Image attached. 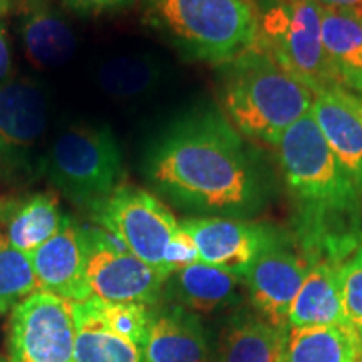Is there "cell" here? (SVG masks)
Here are the masks:
<instances>
[{"label": "cell", "mask_w": 362, "mask_h": 362, "mask_svg": "<svg viewBox=\"0 0 362 362\" xmlns=\"http://www.w3.org/2000/svg\"><path fill=\"white\" fill-rule=\"evenodd\" d=\"M143 171L158 194L197 216L243 220L269 197L257 151L216 107L176 117L149 146Z\"/></svg>", "instance_id": "cell-1"}, {"label": "cell", "mask_w": 362, "mask_h": 362, "mask_svg": "<svg viewBox=\"0 0 362 362\" xmlns=\"http://www.w3.org/2000/svg\"><path fill=\"white\" fill-rule=\"evenodd\" d=\"M277 149L297 248L310 264H344L362 245V200L312 112L285 131Z\"/></svg>", "instance_id": "cell-2"}, {"label": "cell", "mask_w": 362, "mask_h": 362, "mask_svg": "<svg viewBox=\"0 0 362 362\" xmlns=\"http://www.w3.org/2000/svg\"><path fill=\"white\" fill-rule=\"evenodd\" d=\"M221 112L243 138L277 146L285 131L310 112L314 94L253 42L223 64Z\"/></svg>", "instance_id": "cell-3"}, {"label": "cell", "mask_w": 362, "mask_h": 362, "mask_svg": "<svg viewBox=\"0 0 362 362\" xmlns=\"http://www.w3.org/2000/svg\"><path fill=\"white\" fill-rule=\"evenodd\" d=\"M143 24L192 61L226 64L255 42L252 0H141Z\"/></svg>", "instance_id": "cell-4"}, {"label": "cell", "mask_w": 362, "mask_h": 362, "mask_svg": "<svg viewBox=\"0 0 362 362\" xmlns=\"http://www.w3.org/2000/svg\"><path fill=\"white\" fill-rule=\"evenodd\" d=\"M40 178L94 216L123 185V153L115 133L104 124L66 128L44 151Z\"/></svg>", "instance_id": "cell-5"}, {"label": "cell", "mask_w": 362, "mask_h": 362, "mask_svg": "<svg viewBox=\"0 0 362 362\" xmlns=\"http://www.w3.org/2000/svg\"><path fill=\"white\" fill-rule=\"evenodd\" d=\"M257 42L314 96L342 89L322 45V7L314 0H260Z\"/></svg>", "instance_id": "cell-6"}, {"label": "cell", "mask_w": 362, "mask_h": 362, "mask_svg": "<svg viewBox=\"0 0 362 362\" xmlns=\"http://www.w3.org/2000/svg\"><path fill=\"white\" fill-rule=\"evenodd\" d=\"M49 104L34 79L12 78L0 88V185L29 187L40 178Z\"/></svg>", "instance_id": "cell-7"}, {"label": "cell", "mask_w": 362, "mask_h": 362, "mask_svg": "<svg viewBox=\"0 0 362 362\" xmlns=\"http://www.w3.org/2000/svg\"><path fill=\"white\" fill-rule=\"evenodd\" d=\"M94 220L104 232L119 240L139 260L168 277L165 255L180 230L170 208L148 189L121 185L104 203Z\"/></svg>", "instance_id": "cell-8"}, {"label": "cell", "mask_w": 362, "mask_h": 362, "mask_svg": "<svg viewBox=\"0 0 362 362\" xmlns=\"http://www.w3.org/2000/svg\"><path fill=\"white\" fill-rule=\"evenodd\" d=\"M72 302L37 291L13 307L7 334L8 362H76Z\"/></svg>", "instance_id": "cell-9"}, {"label": "cell", "mask_w": 362, "mask_h": 362, "mask_svg": "<svg viewBox=\"0 0 362 362\" xmlns=\"http://www.w3.org/2000/svg\"><path fill=\"white\" fill-rule=\"evenodd\" d=\"M84 235L86 277L94 297L106 302L161 305L168 277L129 253L119 240L103 228L84 230Z\"/></svg>", "instance_id": "cell-10"}, {"label": "cell", "mask_w": 362, "mask_h": 362, "mask_svg": "<svg viewBox=\"0 0 362 362\" xmlns=\"http://www.w3.org/2000/svg\"><path fill=\"white\" fill-rule=\"evenodd\" d=\"M310 262L277 232L243 275L253 312L277 327L288 329V315Z\"/></svg>", "instance_id": "cell-11"}, {"label": "cell", "mask_w": 362, "mask_h": 362, "mask_svg": "<svg viewBox=\"0 0 362 362\" xmlns=\"http://www.w3.org/2000/svg\"><path fill=\"white\" fill-rule=\"evenodd\" d=\"M180 225L193 238L202 264L242 279L262 248L279 232L269 225L225 216H189Z\"/></svg>", "instance_id": "cell-12"}, {"label": "cell", "mask_w": 362, "mask_h": 362, "mask_svg": "<svg viewBox=\"0 0 362 362\" xmlns=\"http://www.w3.org/2000/svg\"><path fill=\"white\" fill-rule=\"evenodd\" d=\"M29 257L40 291L71 302L93 297L86 277L88 250L84 228L71 216H66L59 232Z\"/></svg>", "instance_id": "cell-13"}, {"label": "cell", "mask_w": 362, "mask_h": 362, "mask_svg": "<svg viewBox=\"0 0 362 362\" xmlns=\"http://www.w3.org/2000/svg\"><path fill=\"white\" fill-rule=\"evenodd\" d=\"M310 112L362 200V99L332 89L314 96Z\"/></svg>", "instance_id": "cell-14"}, {"label": "cell", "mask_w": 362, "mask_h": 362, "mask_svg": "<svg viewBox=\"0 0 362 362\" xmlns=\"http://www.w3.org/2000/svg\"><path fill=\"white\" fill-rule=\"evenodd\" d=\"M243 279L202 262L185 267L166 279L163 302L197 315L237 309L243 302Z\"/></svg>", "instance_id": "cell-15"}, {"label": "cell", "mask_w": 362, "mask_h": 362, "mask_svg": "<svg viewBox=\"0 0 362 362\" xmlns=\"http://www.w3.org/2000/svg\"><path fill=\"white\" fill-rule=\"evenodd\" d=\"M141 351L144 362H211L214 357L200 315L170 304L155 307Z\"/></svg>", "instance_id": "cell-16"}, {"label": "cell", "mask_w": 362, "mask_h": 362, "mask_svg": "<svg viewBox=\"0 0 362 362\" xmlns=\"http://www.w3.org/2000/svg\"><path fill=\"white\" fill-rule=\"evenodd\" d=\"M288 329L238 309L220 329L211 362H282Z\"/></svg>", "instance_id": "cell-17"}, {"label": "cell", "mask_w": 362, "mask_h": 362, "mask_svg": "<svg viewBox=\"0 0 362 362\" xmlns=\"http://www.w3.org/2000/svg\"><path fill=\"white\" fill-rule=\"evenodd\" d=\"M322 7V6H320ZM322 45L334 78L342 89L362 94V12L322 7Z\"/></svg>", "instance_id": "cell-18"}, {"label": "cell", "mask_w": 362, "mask_h": 362, "mask_svg": "<svg viewBox=\"0 0 362 362\" xmlns=\"http://www.w3.org/2000/svg\"><path fill=\"white\" fill-rule=\"evenodd\" d=\"M21 39L29 62L39 69H56L74 56L76 35L71 25L44 0H33L21 19Z\"/></svg>", "instance_id": "cell-19"}, {"label": "cell", "mask_w": 362, "mask_h": 362, "mask_svg": "<svg viewBox=\"0 0 362 362\" xmlns=\"http://www.w3.org/2000/svg\"><path fill=\"white\" fill-rule=\"evenodd\" d=\"M341 265L327 260L310 265L292 304L288 329L307 325H349L344 315Z\"/></svg>", "instance_id": "cell-20"}, {"label": "cell", "mask_w": 362, "mask_h": 362, "mask_svg": "<svg viewBox=\"0 0 362 362\" xmlns=\"http://www.w3.org/2000/svg\"><path fill=\"white\" fill-rule=\"evenodd\" d=\"M361 339L346 324L288 329L282 362H359Z\"/></svg>", "instance_id": "cell-21"}, {"label": "cell", "mask_w": 362, "mask_h": 362, "mask_svg": "<svg viewBox=\"0 0 362 362\" xmlns=\"http://www.w3.org/2000/svg\"><path fill=\"white\" fill-rule=\"evenodd\" d=\"M76 320V362H144L143 351L104 324L90 298L72 302Z\"/></svg>", "instance_id": "cell-22"}, {"label": "cell", "mask_w": 362, "mask_h": 362, "mask_svg": "<svg viewBox=\"0 0 362 362\" xmlns=\"http://www.w3.org/2000/svg\"><path fill=\"white\" fill-rule=\"evenodd\" d=\"M64 218L52 194L37 193L13 205L6 218V235L17 250L30 255L59 232Z\"/></svg>", "instance_id": "cell-23"}, {"label": "cell", "mask_w": 362, "mask_h": 362, "mask_svg": "<svg viewBox=\"0 0 362 362\" xmlns=\"http://www.w3.org/2000/svg\"><path fill=\"white\" fill-rule=\"evenodd\" d=\"M163 69L158 59L149 54H119L99 66L96 79L107 96L129 101L146 96L161 83Z\"/></svg>", "instance_id": "cell-24"}, {"label": "cell", "mask_w": 362, "mask_h": 362, "mask_svg": "<svg viewBox=\"0 0 362 362\" xmlns=\"http://www.w3.org/2000/svg\"><path fill=\"white\" fill-rule=\"evenodd\" d=\"M39 288L30 257L17 250L0 232V314L12 312Z\"/></svg>", "instance_id": "cell-25"}, {"label": "cell", "mask_w": 362, "mask_h": 362, "mask_svg": "<svg viewBox=\"0 0 362 362\" xmlns=\"http://www.w3.org/2000/svg\"><path fill=\"white\" fill-rule=\"evenodd\" d=\"M89 298L99 317L112 332L126 339V341L133 342L139 349H143L155 307L143 304H123V302H106L94 296Z\"/></svg>", "instance_id": "cell-26"}, {"label": "cell", "mask_w": 362, "mask_h": 362, "mask_svg": "<svg viewBox=\"0 0 362 362\" xmlns=\"http://www.w3.org/2000/svg\"><path fill=\"white\" fill-rule=\"evenodd\" d=\"M341 287L346 322L362 342V245L341 265Z\"/></svg>", "instance_id": "cell-27"}, {"label": "cell", "mask_w": 362, "mask_h": 362, "mask_svg": "<svg viewBox=\"0 0 362 362\" xmlns=\"http://www.w3.org/2000/svg\"><path fill=\"white\" fill-rule=\"evenodd\" d=\"M197 262H200L198 260L197 245H194L193 238L189 237L188 232H185L180 225V230L176 232L175 238L171 240L168 250H166V255H165L166 275L170 277V275L175 274V272L185 269V267L188 265L197 264Z\"/></svg>", "instance_id": "cell-28"}, {"label": "cell", "mask_w": 362, "mask_h": 362, "mask_svg": "<svg viewBox=\"0 0 362 362\" xmlns=\"http://www.w3.org/2000/svg\"><path fill=\"white\" fill-rule=\"evenodd\" d=\"M67 6L81 12H107L131 6L134 0H62Z\"/></svg>", "instance_id": "cell-29"}, {"label": "cell", "mask_w": 362, "mask_h": 362, "mask_svg": "<svg viewBox=\"0 0 362 362\" xmlns=\"http://www.w3.org/2000/svg\"><path fill=\"white\" fill-rule=\"evenodd\" d=\"M12 47L6 25L0 22V88L12 79Z\"/></svg>", "instance_id": "cell-30"}, {"label": "cell", "mask_w": 362, "mask_h": 362, "mask_svg": "<svg viewBox=\"0 0 362 362\" xmlns=\"http://www.w3.org/2000/svg\"><path fill=\"white\" fill-rule=\"evenodd\" d=\"M12 0H0V17L6 16V13L11 11Z\"/></svg>", "instance_id": "cell-31"}, {"label": "cell", "mask_w": 362, "mask_h": 362, "mask_svg": "<svg viewBox=\"0 0 362 362\" xmlns=\"http://www.w3.org/2000/svg\"><path fill=\"white\" fill-rule=\"evenodd\" d=\"M359 362H362V342H361V357H359Z\"/></svg>", "instance_id": "cell-32"}, {"label": "cell", "mask_w": 362, "mask_h": 362, "mask_svg": "<svg viewBox=\"0 0 362 362\" xmlns=\"http://www.w3.org/2000/svg\"><path fill=\"white\" fill-rule=\"evenodd\" d=\"M0 362H6V361H4V359H2V357H0Z\"/></svg>", "instance_id": "cell-33"}]
</instances>
